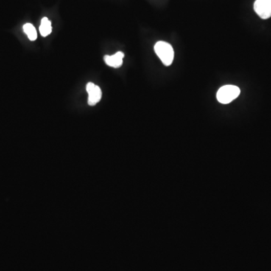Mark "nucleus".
Returning <instances> with one entry per match:
<instances>
[{
  "label": "nucleus",
  "mask_w": 271,
  "mask_h": 271,
  "mask_svg": "<svg viewBox=\"0 0 271 271\" xmlns=\"http://www.w3.org/2000/svg\"><path fill=\"white\" fill-rule=\"evenodd\" d=\"M155 51L165 66H171L172 64L174 51L171 44L166 42H158L155 45Z\"/></svg>",
  "instance_id": "1"
},
{
  "label": "nucleus",
  "mask_w": 271,
  "mask_h": 271,
  "mask_svg": "<svg viewBox=\"0 0 271 271\" xmlns=\"http://www.w3.org/2000/svg\"><path fill=\"white\" fill-rule=\"evenodd\" d=\"M240 93L241 90L238 87L235 85H225L218 90L216 97L221 104H227L238 98Z\"/></svg>",
  "instance_id": "2"
},
{
  "label": "nucleus",
  "mask_w": 271,
  "mask_h": 271,
  "mask_svg": "<svg viewBox=\"0 0 271 271\" xmlns=\"http://www.w3.org/2000/svg\"><path fill=\"white\" fill-rule=\"evenodd\" d=\"M254 9L257 15L262 19L270 18L271 0H256L254 4Z\"/></svg>",
  "instance_id": "3"
},
{
  "label": "nucleus",
  "mask_w": 271,
  "mask_h": 271,
  "mask_svg": "<svg viewBox=\"0 0 271 271\" xmlns=\"http://www.w3.org/2000/svg\"><path fill=\"white\" fill-rule=\"evenodd\" d=\"M86 90L88 93V104L89 106H95L102 98V90L97 85L91 82L87 85Z\"/></svg>",
  "instance_id": "4"
},
{
  "label": "nucleus",
  "mask_w": 271,
  "mask_h": 271,
  "mask_svg": "<svg viewBox=\"0 0 271 271\" xmlns=\"http://www.w3.org/2000/svg\"><path fill=\"white\" fill-rule=\"evenodd\" d=\"M124 57V53L118 51L114 55H106L104 57V61L108 66L114 68L121 67L123 63V58Z\"/></svg>",
  "instance_id": "5"
},
{
  "label": "nucleus",
  "mask_w": 271,
  "mask_h": 271,
  "mask_svg": "<svg viewBox=\"0 0 271 271\" xmlns=\"http://www.w3.org/2000/svg\"><path fill=\"white\" fill-rule=\"evenodd\" d=\"M40 31L43 37H48L49 34H51L52 27H51V22L48 19V18H43L42 19Z\"/></svg>",
  "instance_id": "6"
},
{
  "label": "nucleus",
  "mask_w": 271,
  "mask_h": 271,
  "mask_svg": "<svg viewBox=\"0 0 271 271\" xmlns=\"http://www.w3.org/2000/svg\"><path fill=\"white\" fill-rule=\"evenodd\" d=\"M23 29L29 40H31V41H35V40H37V29L34 27L33 25L29 23H26V24L23 25Z\"/></svg>",
  "instance_id": "7"
}]
</instances>
